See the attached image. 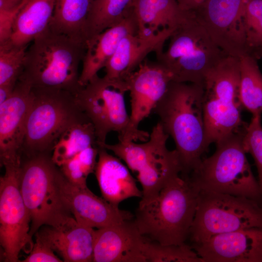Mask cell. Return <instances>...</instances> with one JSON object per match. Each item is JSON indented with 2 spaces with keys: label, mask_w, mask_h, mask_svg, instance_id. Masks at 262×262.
<instances>
[{
  "label": "cell",
  "mask_w": 262,
  "mask_h": 262,
  "mask_svg": "<svg viewBox=\"0 0 262 262\" xmlns=\"http://www.w3.org/2000/svg\"><path fill=\"white\" fill-rule=\"evenodd\" d=\"M168 137L159 121L150 133L151 148L146 163L137 172V177L142 187L139 207L154 200L162 189L181 173L176 150H169L166 147Z\"/></svg>",
  "instance_id": "15"
},
{
  "label": "cell",
  "mask_w": 262,
  "mask_h": 262,
  "mask_svg": "<svg viewBox=\"0 0 262 262\" xmlns=\"http://www.w3.org/2000/svg\"><path fill=\"white\" fill-rule=\"evenodd\" d=\"M262 228V206L250 198L200 190L189 233L192 244L215 235Z\"/></svg>",
  "instance_id": "9"
},
{
  "label": "cell",
  "mask_w": 262,
  "mask_h": 262,
  "mask_svg": "<svg viewBox=\"0 0 262 262\" xmlns=\"http://www.w3.org/2000/svg\"><path fill=\"white\" fill-rule=\"evenodd\" d=\"M144 254L147 262H204L191 246L186 243L162 245L145 238Z\"/></svg>",
  "instance_id": "29"
},
{
  "label": "cell",
  "mask_w": 262,
  "mask_h": 262,
  "mask_svg": "<svg viewBox=\"0 0 262 262\" xmlns=\"http://www.w3.org/2000/svg\"><path fill=\"white\" fill-rule=\"evenodd\" d=\"M27 158L21 164L19 184L31 217L33 237L41 226L57 227L71 216L60 197L56 182L59 170L51 157L44 153Z\"/></svg>",
  "instance_id": "7"
},
{
  "label": "cell",
  "mask_w": 262,
  "mask_h": 262,
  "mask_svg": "<svg viewBox=\"0 0 262 262\" xmlns=\"http://www.w3.org/2000/svg\"><path fill=\"white\" fill-rule=\"evenodd\" d=\"M145 241L131 219L98 229L95 231L92 262H147Z\"/></svg>",
  "instance_id": "19"
},
{
  "label": "cell",
  "mask_w": 262,
  "mask_h": 262,
  "mask_svg": "<svg viewBox=\"0 0 262 262\" xmlns=\"http://www.w3.org/2000/svg\"><path fill=\"white\" fill-rule=\"evenodd\" d=\"M28 46L0 44V85L15 86L23 71Z\"/></svg>",
  "instance_id": "32"
},
{
  "label": "cell",
  "mask_w": 262,
  "mask_h": 262,
  "mask_svg": "<svg viewBox=\"0 0 262 262\" xmlns=\"http://www.w3.org/2000/svg\"><path fill=\"white\" fill-rule=\"evenodd\" d=\"M132 0H90L86 22L87 42L121 22L128 15Z\"/></svg>",
  "instance_id": "27"
},
{
  "label": "cell",
  "mask_w": 262,
  "mask_h": 262,
  "mask_svg": "<svg viewBox=\"0 0 262 262\" xmlns=\"http://www.w3.org/2000/svg\"><path fill=\"white\" fill-rule=\"evenodd\" d=\"M261 115L252 116L244 136V146L246 153L253 157L257 167L258 182L262 188V125Z\"/></svg>",
  "instance_id": "33"
},
{
  "label": "cell",
  "mask_w": 262,
  "mask_h": 262,
  "mask_svg": "<svg viewBox=\"0 0 262 262\" xmlns=\"http://www.w3.org/2000/svg\"><path fill=\"white\" fill-rule=\"evenodd\" d=\"M60 197L79 223L100 229L131 220L132 214L95 195L87 187L68 181L60 170L56 176Z\"/></svg>",
  "instance_id": "14"
},
{
  "label": "cell",
  "mask_w": 262,
  "mask_h": 262,
  "mask_svg": "<svg viewBox=\"0 0 262 262\" xmlns=\"http://www.w3.org/2000/svg\"><path fill=\"white\" fill-rule=\"evenodd\" d=\"M243 22L249 55L262 58V0H246Z\"/></svg>",
  "instance_id": "31"
},
{
  "label": "cell",
  "mask_w": 262,
  "mask_h": 262,
  "mask_svg": "<svg viewBox=\"0 0 262 262\" xmlns=\"http://www.w3.org/2000/svg\"><path fill=\"white\" fill-rule=\"evenodd\" d=\"M175 31L163 30L157 33L146 34L131 33L125 36L104 68L106 79L125 86L126 81L150 52L161 53L165 42L169 39Z\"/></svg>",
  "instance_id": "18"
},
{
  "label": "cell",
  "mask_w": 262,
  "mask_h": 262,
  "mask_svg": "<svg viewBox=\"0 0 262 262\" xmlns=\"http://www.w3.org/2000/svg\"><path fill=\"white\" fill-rule=\"evenodd\" d=\"M99 147L98 144L77 153L59 167L60 171L72 183L87 186L88 175L95 171Z\"/></svg>",
  "instance_id": "30"
},
{
  "label": "cell",
  "mask_w": 262,
  "mask_h": 262,
  "mask_svg": "<svg viewBox=\"0 0 262 262\" xmlns=\"http://www.w3.org/2000/svg\"><path fill=\"white\" fill-rule=\"evenodd\" d=\"M26 1L15 9L10 10H0V44L9 40L16 18Z\"/></svg>",
  "instance_id": "35"
},
{
  "label": "cell",
  "mask_w": 262,
  "mask_h": 262,
  "mask_svg": "<svg viewBox=\"0 0 262 262\" xmlns=\"http://www.w3.org/2000/svg\"><path fill=\"white\" fill-rule=\"evenodd\" d=\"M95 230L73 217L63 225L46 226L36 233L66 262L93 261Z\"/></svg>",
  "instance_id": "20"
},
{
  "label": "cell",
  "mask_w": 262,
  "mask_h": 262,
  "mask_svg": "<svg viewBox=\"0 0 262 262\" xmlns=\"http://www.w3.org/2000/svg\"><path fill=\"white\" fill-rule=\"evenodd\" d=\"M203 95L202 84L172 81L153 111L175 142L182 176L189 175L199 165L209 147Z\"/></svg>",
  "instance_id": "1"
},
{
  "label": "cell",
  "mask_w": 262,
  "mask_h": 262,
  "mask_svg": "<svg viewBox=\"0 0 262 262\" xmlns=\"http://www.w3.org/2000/svg\"><path fill=\"white\" fill-rule=\"evenodd\" d=\"M167 49L156 55L157 62L174 81L203 84L208 72L227 55L212 40L196 17L169 38Z\"/></svg>",
  "instance_id": "8"
},
{
  "label": "cell",
  "mask_w": 262,
  "mask_h": 262,
  "mask_svg": "<svg viewBox=\"0 0 262 262\" xmlns=\"http://www.w3.org/2000/svg\"><path fill=\"white\" fill-rule=\"evenodd\" d=\"M125 86L97 76L75 95L79 106L94 126L98 144L115 131L121 140L130 121L126 108Z\"/></svg>",
  "instance_id": "11"
},
{
  "label": "cell",
  "mask_w": 262,
  "mask_h": 262,
  "mask_svg": "<svg viewBox=\"0 0 262 262\" xmlns=\"http://www.w3.org/2000/svg\"><path fill=\"white\" fill-rule=\"evenodd\" d=\"M131 9L141 34L164 29L176 31L195 16L194 13L183 10L177 0H132Z\"/></svg>",
  "instance_id": "23"
},
{
  "label": "cell",
  "mask_w": 262,
  "mask_h": 262,
  "mask_svg": "<svg viewBox=\"0 0 262 262\" xmlns=\"http://www.w3.org/2000/svg\"><path fill=\"white\" fill-rule=\"evenodd\" d=\"M26 0H0V10H10L22 5Z\"/></svg>",
  "instance_id": "37"
},
{
  "label": "cell",
  "mask_w": 262,
  "mask_h": 262,
  "mask_svg": "<svg viewBox=\"0 0 262 262\" xmlns=\"http://www.w3.org/2000/svg\"><path fill=\"white\" fill-rule=\"evenodd\" d=\"M86 119L73 94L32 87L21 155L47 153L67 129Z\"/></svg>",
  "instance_id": "6"
},
{
  "label": "cell",
  "mask_w": 262,
  "mask_h": 262,
  "mask_svg": "<svg viewBox=\"0 0 262 262\" xmlns=\"http://www.w3.org/2000/svg\"><path fill=\"white\" fill-rule=\"evenodd\" d=\"M173 81L170 73L158 62L145 59L126 81L131 97L130 121L119 141H147L149 134L138 128L140 123L153 112Z\"/></svg>",
  "instance_id": "12"
},
{
  "label": "cell",
  "mask_w": 262,
  "mask_h": 262,
  "mask_svg": "<svg viewBox=\"0 0 262 262\" xmlns=\"http://www.w3.org/2000/svg\"><path fill=\"white\" fill-rule=\"evenodd\" d=\"M246 131L215 144L214 153L202 159L189 176L200 190L246 197L262 206V188L253 175L244 146Z\"/></svg>",
  "instance_id": "5"
},
{
  "label": "cell",
  "mask_w": 262,
  "mask_h": 262,
  "mask_svg": "<svg viewBox=\"0 0 262 262\" xmlns=\"http://www.w3.org/2000/svg\"><path fill=\"white\" fill-rule=\"evenodd\" d=\"M206 0H177L180 6L184 10L195 13Z\"/></svg>",
  "instance_id": "36"
},
{
  "label": "cell",
  "mask_w": 262,
  "mask_h": 262,
  "mask_svg": "<svg viewBox=\"0 0 262 262\" xmlns=\"http://www.w3.org/2000/svg\"><path fill=\"white\" fill-rule=\"evenodd\" d=\"M99 146L95 174L102 197L118 207L129 198L142 196L136 180L119 158L115 157Z\"/></svg>",
  "instance_id": "22"
},
{
  "label": "cell",
  "mask_w": 262,
  "mask_h": 262,
  "mask_svg": "<svg viewBox=\"0 0 262 262\" xmlns=\"http://www.w3.org/2000/svg\"><path fill=\"white\" fill-rule=\"evenodd\" d=\"M35 242L29 254L22 262H62L54 253L51 248L36 233Z\"/></svg>",
  "instance_id": "34"
},
{
  "label": "cell",
  "mask_w": 262,
  "mask_h": 262,
  "mask_svg": "<svg viewBox=\"0 0 262 262\" xmlns=\"http://www.w3.org/2000/svg\"><path fill=\"white\" fill-rule=\"evenodd\" d=\"M86 49V44L48 26L27 49L19 78L33 88L62 90L76 95L83 87L79 68Z\"/></svg>",
  "instance_id": "3"
},
{
  "label": "cell",
  "mask_w": 262,
  "mask_h": 262,
  "mask_svg": "<svg viewBox=\"0 0 262 262\" xmlns=\"http://www.w3.org/2000/svg\"><path fill=\"white\" fill-rule=\"evenodd\" d=\"M240 59L226 55L208 72L203 82V109L208 147L246 130L239 97Z\"/></svg>",
  "instance_id": "4"
},
{
  "label": "cell",
  "mask_w": 262,
  "mask_h": 262,
  "mask_svg": "<svg viewBox=\"0 0 262 262\" xmlns=\"http://www.w3.org/2000/svg\"><path fill=\"white\" fill-rule=\"evenodd\" d=\"M257 60L248 54L240 58V99L252 116L262 114V73Z\"/></svg>",
  "instance_id": "28"
},
{
  "label": "cell",
  "mask_w": 262,
  "mask_h": 262,
  "mask_svg": "<svg viewBox=\"0 0 262 262\" xmlns=\"http://www.w3.org/2000/svg\"><path fill=\"white\" fill-rule=\"evenodd\" d=\"M90 0H55L49 27L86 45V27Z\"/></svg>",
  "instance_id": "25"
},
{
  "label": "cell",
  "mask_w": 262,
  "mask_h": 262,
  "mask_svg": "<svg viewBox=\"0 0 262 262\" xmlns=\"http://www.w3.org/2000/svg\"><path fill=\"white\" fill-rule=\"evenodd\" d=\"M191 246L204 262H262V228L215 235Z\"/></svg>",
  "instance_id": "17"
},
{
  "label": "cell",
  "mask_w": 262,
  "mask_h": 262,
  "mask_svg": "<svg viewBox=\"0 0 262 262\" xmlns=\"http://www.w3.org/2000/svg\"><path fill=\"white\" fill-rule=\"evenodd\" d=\"M246 0H206L195 12L196 17L213 42L227 55H249L243 13Z\"/></svg>",
  "instance_id": "13"
},
{
  "label": "cell",
  "mask_w": 262,
  "mask_h": 262,
  "mask_svg": "<svg viewBox=\"0 0 262 262\" xmlns=\"http://www.w3.org/2000/svg\"><path fill=\"white\" fill-rule=\"evenodd\" d=\"M98 142L93 125L88 119L67 129L59 137L52 151L51 159L60 167L77 153Z\"/></svg>",
  "instance_id": "26"
},
{
  "label": "cell",
  "mask_w": 262,
  "mask_h": 262,
  "mask_svg": "<svg viewBox=\"0 0 262 262\" xmlns=\"http://www.w3.org/2000/svg\"><path fill=\"white\" fill-rule=\"evenodd\" d=\"M15 86L0 85V104L6 101L10 97Z\"/></svg>",
  "instance_id": "38"
},
{
  "label": "cell",
  "mask_w": 262,
  "mask_h": 262,
  "mask_svg": "<svg viewBox=\"0 0 262 262\" xmlns=\"http://www.w3.org/2000/svg\"><path fill=\"white\" fill-rule=\"evenodd\" d=\"M200 189L189 175L171 180L152 201L135 212L141 234L162 245H181L189 238Z\"/></svg>",
  "instance_id": "2"
},
{
  "label": "cell",
  "mask_w": 262,
  "mask_h": 262,
  "mask_svg": "<svg viewBox=\"0 0 262 262\" xmlns=\"http://www.w3.org/2000/svg\"><path fill=\"white\" fill-rule=\"evenodd\" d=\"M139 33L137 20L131 8L128 15L118 24L111 27L86 43L82 61L79 83L83 87L98 76L115 52L120 41L125 36Z\"/></svg>",
  "instance_id": "21"
},
{
  "label": "cell",
  "mask_w": 262,
  "mask_h": 262,
  "mask_svg": "<svg viewBox=\"0 0 262 262\" xmlns=\"http://www.w3.org/2000/svg\"><path fill=\"white\" fill-rule=\"evenodd\" d=\"M32 98V86L19 78L10 97L0 104V158L2 165L21 160V150Z\"/></svg>",
  "instance_id": "16"
},
{
  "label": "cell",
  "mask_w": 262,
  "mask_h": 262,
  "mask_svg": "<svg viewBox=\"0 0 262 262\" xmlns=\"http://www.w3.org/2000/svg\"><path fill=\"white\" fill-rule=\"evenodd\" d=\"M21 164H4V174L0 178V243L6 262H20V252L29 254L34 245L31 217L19 189Z\"/></svg>",
  "instance_id": "10"
},
{
  "label": "cell",
  "mask_w": 262,
  "mask_h": 262,
  "mask_svg": "<svg viewBox=\"0 0 262 262\" xmlns=\"http://www.w3.org/2000/svg\"><path fill=\"white\" fill-rule=\"evenodd\" d=\"M55 0H27L18 12L9 40L16 46H28L49 26Z\"/></svg>",
  "instance_id": "24"
}]
</instances>
